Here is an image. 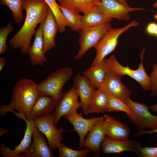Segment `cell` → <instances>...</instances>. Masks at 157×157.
Wrapping results in <instances>:
<instances>
[{
	"mask_svg": "<svg viewBox=\"0 0 157 157\" xmlns=\"http://www.w3.org/2000/svg\"><path fill=\"white\" fill-rule=\"evenodd\" d=\"M49 7L44 0H23V8L26 12L24 22L20 29L9 40L13 49L20 48L22 53H26L38 25L42 24Z\"/></svg>",
	"mask_w": 157,
	"mask_h": 157,
	"instance_id": "6da1fadb",
	"label": "cell"
},
{
	"mask_svg": "<svg viewBox=\"0 0 157 157\" xmlns=\"http://www.w3.org/2000/svg\"><path fill=\"white\" fill-rule=\"evenodd\" d=\"M15 29L10 22L6 26L1 27L0 28V55L6 51L7 47L6 40L10 33L14 31Z\"/></svg>",
	"mask_w": 157,
	"mask_h": 157,
	"instance_id": "4dcf8cb0",
	"label": "cell"
},
{
	"mask_svg": "<svg viewBox=\"0 0 157 157\" xmlns=\"http://www.w3.org/2000/svg\"><path fill=\"white\" fill-rule=\"evenodd\" d=\"M23 0H1V3L6 6L11 11L15 21L17 24L23 19L22 13Z\"/></svg>",
	"mask_w": 157,
	"mask_h": 157,
	"instance_id": "4316f807",
	"label": "cell"
},
{
	"mask_svg": "<svg viewBox=\"0 0 157 157\" xmlns=\"http://www.w3.org/2000/svg\"><path fill=\"white\" fill-rule=\"evenodd\" d=\"M33 141L28 148L19 157H52V150L43 134L35 125L32 134Z\"/></svg>",
	"mask_w": 157,
	"mask_h": 157,
	"instance_id": "7c38bea8",
	"label": "cell"
},
{
	"mask_svg": "<svg viewBox=\"0 0 157 157\" xmlns=\"http://www.w3.org/2000/svg\"><path fill=\"white\" fill-rule=\"evenodd\" d=\"M58 101L53 97L40 94L32 107L27 119L33 120L35 118L43 115L54 110Z\"/></svg>",
	"mask_w": 157,
	"mask_h": 157,
	"instance_id": "7402d4cb",
	"label": "cell"
},
{
	"mask_svg": "<svg viewBox=\"0 0 157 157\" xmlns=\"http://www.w3.org/2000/svg\"><path fill=\"white\" fill-rule=\"evenodd\" d=\"M144 51L145 48H144L140 55L141 63L136 70L131 69L128 65L126 67L122 65L114 54L108 58H105V60L110 71L121 77L127 75L138 82L144 91L149 90L151 89L150 77L146 72L143 63Z\"/></svg>",
	"mask_w": 157,
	"mask_h": 157,
	"instance_id": "5b68a950",
	"label": "cell"
},
{
	"mask_svg": "<svg viewBox=\"0 0 157 157\" xmlns=\"http://www.w3.org/2000/svg\"><path fill=\"white\" fill-rule=\"evenodd\" d=\"M157 29V24L155 22L149 23L146 28L147 32L150 35H154Z\"/></svg>",
	"mask_w": 157,
	"mask_h": 157,
	"instance_id": "836d02e7",
	"label": "cell"
},
{
	"mask_svg": "<svg viewBox=\"0 0 157 157\" xmlns=\"http://www.w3.org/2000/svg\"><path fill=\"white\" fill-rule=\"evenodd\" d=\"M78 97L74 85L68 92L63 93L52 113L54 124L56 126L62 117L77 112V109L80 108V102L78 100Z\"/></svg>",
	"mask_w": 157,
	"mask_h": 157,
	"instance_id": "9c48e42d",
	"label": "cell"
},
{
	"mask_svg": "<svg viewBox=\"0 0 157 157\" xmlns=\"http://www.w3.org/2000/svg\"><path fill=\"white\" fill-rule=\"evenodd\" d=\"M40 94L37 84L34 81L26 78L21 79L14 87L10 103L0 106V115L3 116L6 113L13 112L15 110L27 119L32 107Z\"/></svg>",
	"mask_w": 157,
	"mask_h": 157,
	"instance_id": "7a4b0ae2",
	"label": "cell"
},
{
	"mask_svg": "<svg viewBox=\"0 0 157 157\" xmlns=\"http://www.w3.org/2000/svg\"><path fill=\"white\" fill-rule=\"evenodd\" d=\"M110 72L109 68L104 59L99 63L92 64L83 73L93 86L95 88L99 89Z\"/></svg>",
	"mask_w": 157,
	"mask_h": 157,
	"instance_id": "44dd1931",
	"label": "cell"
},
{
	"mask_svg": "<svg viewBox=\"0 0 157 157\" xmlns=\"http://www.w3.org/2000/svg\"><path fill=\"white\" fill-rule=\"evenodd\" d=\"M6 59L4 57L0 58V72L5 67Z\"/></svg>",
	"mask_w": 157,
	"mask_h": 157,
	"instance_id": "d590c367",
	"label": "cell"
},
{
	"mask_svg": "<svg viewBox=\"0 0 157 157\" xmlns=\"http://www.w3.org/2000/svg\"><path fill=\"white\" fill-rule=\"evenodd\" d=\"M154 112L157 111V104H154L149 108Z\"/></svg>",
	"mask_w": 157,
	"mask_h": 157,
	"instance_id": "8d00e7d4",
	"label": "cell"
},
{
	"mask_svg": "<svg viewBox=\"0 0 157 157\" xmlns=\"http://www.w3.org/2000/svg\"><path fill=\"white\" fill-rule=\"evenodd\" d=\"M112 19L102 12L98 6H94L82 15L80 31L110 22Z\"/></svg>",
	"mask_w": 157,
	"mask_h": 157,
	"instance_id": "603a6c76",
	"label": "cell"
},
{
	"mask_svg": "<svg viewBox=\"0 0 157 157\" xmlns=\"http://www.w3.org/2000/svg\"><path fill=\"white\" fill-rule=\"evenodd\" d=\"M59 7L63 15L68 21L69 27L73 31L80 30L82 15L74 12L65 7L60 5Z\"/></svg>",
	"mask_w": 157,
	"mask_h": 157,
	"instance_id": "f1b7e54d",
	"label": "cell"
},
{
	"mask_svg": "<svg viewBox=\"0 0 157 157\" xmlns=\"http://www.w3.org/2000/svg\"><path fill=\"white\" fill-rule=\"evenodd\" d=\"M140 155L143 157H157V147L141 148Z\"/></svg>",
	"mask_w": 157,
	"mask_h": 157,
	"instance_id": "d6a6232c",
	"label": "cell"
},
{
	"mask_svg": "<svg viewBox=\"0 0 157 157\" xmlns=\"http://www.w3.org/2000/svg\"><path fill=\"white\" fill-rule=\"evenodd\" d=\"M126 102L134 114V116L129 117L138 129L153 130L157 128V115H152L146 105L134 101L130 98Z\"/></svg>",
	"mask_w": 157,
	"mask_h": 157,
	"instance_id": "52a82bcc",
	"label": "cell"
},
{
	"mask_svg": "<svg viewBox=\"0 0 157 157\" xmlns=\"http://www.w3.org/2000/svg\"><path fill=\"white\" fill-rule=\"evenodd\" d=\"M109 95L97 89L92 99L87 115L108 112Z\"/></svg>",
	"mask_w": 157,
	"mask_h": 157,
	"instance_id": "d4e9b609",
	"label": "cell"
},
{
	"mask_svg": "<svg viewBox=\"0 0 157 157\" xmlns=\"http://www.w3.org/2000/svg\"><path fill=\"white\" fill-rule=\"evenodd\" d=\"M33 120L39 130L47 138L51 150L53 151L57 148L63 140L62 133L67 131L63 128H56L54 124L52 113L37 117Z\"/></svg>",
	"mask_w": 157,
	"mask_h": 157,
	"instance_id": "ba28073f",
	"label": "cell"
},
{
	"mask_svg": "<svg viewBox=\"0 0 157 157\" xmlns=\"http://www.w3.org/2000/svg\"><path fill=\"white\" fill-rule=\"evenodd\" d=\"M139 25L138 22L133 20L123 27L118 28L112 27L110 28L94 47L96 53L92 64H97L102 61L107 56L115 50L118 43L119 36L131 28Z\"/></svg>",
	"mask_w": 157,
	"mask_h": 157,
	"instance_id": "277c9868",
	"label": "cell"
},
{
	"mask_svg": "<svg viewBox=\"0 0 157 157\" xmlns=\"http://www.w3.org/2000/svg\"><path fill=\"white\" fill-rule=\"evenodd\" d=\"M155 35L157 36V29L155 33Z\"/></svg>",
	"mask_w": 157,
	"mask_h": 157,
	"instance_id": "60d3db41",
	"label": "cell"
},
{
	"mask_svg": "<svg viewBox=\"0 0 157 157\" xmlns=\"http://www.w3.org/2000/svg\"><path fill=\"white\" fill-rule=\"evenodd\" d=\"M42 25L43 48L45 53L55 47V38L59 31L56 19L50 8L46 18Z\"/></svg>",
	"mask_w": 157,
	"mask_h": 157,
	"instance_id": "e0dca14e",
	"label": "cell"
},
{
	"mask_svg": "<svg viewBox=\"0 0 157 157\" xmlns=\"http://www.w3.org/2000/svg\"><path fill=\"white\" fill-rule=\"evenodd\" d=\"M98 6L108 17L124 21L129 20L130 13L146 10L143 8L131 7L129 5H125L115 0H101Z\"/></svg>",
	"mask_w": 157,
	"mask_h": 157,
	"instance_id": "8fae6325",
	"label": "cell"
},
{
	"mask_svg": "<svg viewBox=\"0 0 157 157\" xmlns=\"http://www.w3.org/2000/svg\"><path fill=\"white\" fill-rule=\"evenodd\" d=\"M64 117L71 123L74 128V130L78 134L79 137V146L81 149L83 147L86 135L100 118V117L85 118L82 117L81 113H78L77 112L65 115Z\"/></svg>",
	"mask_w": 157,
	"mask_h": 157,
	"instance_id": "9a60e30c",
	"label": "cell"
},
{
	"mask_svg": "<svg viewBox=\"0 0 157 157\" xmlns=\"http://www.w3.org/2000/svg\"><path fill=\"white\" fill-rule=\"evenodd\" d=\"M103 117V123L106 136L116 139H128L130 135L129 127L108 114Z\"/></svg>",
	"mask_w": 157,
	"mask_h": 157,
	"instance_id": "d6986e66",
	"label": "cell"
},
{
	"mask_svg": "<svg viewBox=\"0 0 157 157\" xmlns=\"http://www.w3.org/2000/svg\"><path fill=\"white\" fill-rule=\"evenodd\" d=\"M74 72L69 67H63L52 72L46 79L37 84L39 92L41 94L53 97L58 101L63 94L64 86Z\"/></svg>",
	"mask_w": 157,
	"mask_h": 157,
	"instance_id": "3957f363",
	"label": "cell"
},
{
	"mask_svg": "<svg viewBox=\"0 0 157 157\" xmlns=\"http://www.w3.org/2000/svg\"><path fill=\"white\" fill-rule=\"evenodd\" d=\"M104 154L119 153L131 151L140 154L141 144L138 141L126 139H116L106 136L101 145Z\"/></svg>",
	"mask_w": 157,
	"mask_h": 157,
	"instance_id": "30bf717a",
	"label": "cell"
},
{
	"mask_svg": "<svg viewBox=\"0 0 157 157\" xmlns=\"http://www.w3.org/2000/svg\"><path fill=\"white\" fill-rule=\"evenodd\" d=\"M99 89L125 102L131 94V92L122 83L121 76L110 71Z\"/></svg>",
	"mask_w": 157,
	"mask_h": 157,
	"instance_id": "4fadbf2b",
	"label": "cell"
},
{
	"mask_svg": "<svg viewBox=\"0 0 157 157\" xmlns=\"http://www.w3.org/2000/svg\"><path fill=\"white\" fill-rule=\"evenodd\" d=\"M60 5L71 11L83 14L88 12L95 6H99L101 0H59Z\"/></svg>",
	"mask_w": 157,
	"mask_h": 157,
	"instance_id": "cb8c5ba5",
	"label": "cell"
},
{
	"mask_svg": "<svg viewBox=\"0 0 157 157\" xmlns=\"http://www.w3.org/2000/svg\"><path fill=\"white\" fill-rule=\"evenodd\" d=\"M122 4L126 6H129L126 0H115Z\"/></svg>",
	"mask_w": 157,
	"mask_h": 157,
	"instance_id": "74e56055",
	"label": "cell"
},
{
	"mask_svg": "<svg viewBox=\"0 0 157 157\" xmlns=\"http://www.w3.org/2000/svg\"><path fill=\"white\" fill-rule=\"evenodd\" d=\"M112 111L124 112L128 117L134 115L133 112L126 102L116 97L109 95L108 112Z\"/></svg>",
	"mask_w": 157,
	"mask_h": 157,
	"instance_id": "83f0119b",
	"label": "cell"
},
{
	"mask_svg": "<svg viewBox=\"0 0 157 157\" xmlns=\"http://www.w3.org/2000/svg\"><path fill=\"white\" fill-rule=\"evenodd\" d=\"M74 83L80 99L79 108H82L84 114L87 115L90 103L96 90L84 75L78 73Z\"/></svg>",
	"mask_w": 157,
	"mask_h": 157,
	"instance_id": "5bb4252c",
	"label": "cell"
},
{
	"mask_svg": "<svg viewBox=\"0 0 157 157\" xmlns=\"http://www.w3.org/2000/svg\"><path fill=\"white\" fill-rule=\"evenodd\" d=\"M154 133H157V128L153 130L145 131L143 129H138L135 134L136 136H138L144 134H152Z\"/></svg>",
	"mask_w": 157,
	"mask_h": 157,
	"instance_id": "e575fe53",
	"label": "cell"
},
{
	"mask_svg": "<svg viewBox=\"0 0 157 157\" xmlns=\"http://www.w3.org/2000/svg\"><path fill=\"white\" fill-rule=\"evenodd\" d=\"M104 126L103 117H100L98 122L89 132L85 139L83 147L91 149L94 155H99L102 143L106 136Z\"/></svg>",
	"mask_w": 157,
	"mask_h": 157,
	"instance_id": "ac0fdd59",
	"label": "cell"
},
{
	"mask_svg": "<svg viewBox=\"0 0 157 157\" xmlns=\"http://www.w3.org/2000/svg\"><path fill=\"white\" fill-rule=\"evenodd\" d=\"M59 157H85L92 152L89 148H85L81 150H75L68 147L65 144L61 142L58 145Z\"/></svg>",
	"mask_w": 157,
	"mask_h": 157,
	"instance_id": "f546056e",
	"label": "cell"
},
{
	"mask_svg": "<svg viewBox=\"0 0 157 157\" xmlns=\"http://www.w3.org/2000/svg\"><path fill=\"white\" fill-rule=\"evenodd\" d=\"M57 0V1H58L59 0Z\"/></svg>",
	"mask_w": 157,
	"mask_h": 157,
	"instance_id": "b9f144b4",
	"label": "cell"
},
{
	"mask_svg": "<svg viewBox=\"0 0 157 157\" xmlns=\"http://www.w3.org/2000/svg\"><path fill=\"white\" fill-rule=\"evenodd\" d=\"M149 76L151 91L150 96L152 97L157 94V64L153 65L152 72Z\"/></svg>",
	"mask_w": 157,
	"mask_h": 157,
	"instance_id": "1f68e13d",
	"label": "cell"
},
{
	"mask_svg": "<svg viewBox=\"0 0 157 157\" xmlns=\"http://www.w3.org/2000/svg\"><path fill=\"white\" fill-rule=\"evenodd\" d=\"M111 27L110 22H108L99 26L80 30L78 40L80 48L74 57L75 60L82 58L90 49L94 47L99 42Z\"/></svg>",
	"mask_w": 157,
	"mask_h": 157,
	"instance_id": "8992f818",
	"label": "cell"
},
{
	"mask_svg": "<svg viewBox=\"0 0 157 157\" xmlns=\"http://www.w3.org/2000/svg\"><path fill=\"white\" fill-rule=\"evenodd\" d=\"M153 6L154 8H157V0L153 4Z\"/></svg>",
	"mask_w": 157,
	"mask_h": 157,
	"instance_id": "f35d334b",
	"label": "cell"
},
{
	"mask_svg": "<svg viewBox=\"0 0 157 157\" xmlns=\"http://www.w3.org/2000/svg\"><path fill=\"white\" fill-rule=\"evenodd\" d=\"M40 24L36 30L33 43L30 46L26 53L29 55L31 64L33 66L37 65L42 66L47 60L43 48L42 26Z\"/></svg>",
	"mask_w": 157,
	"mask_h": 157,
	"instance_id": "ffe728a7",
	"label": "cell"
},
{
	"mask_svg": "<svg viewBox=\"0 0 157 157\" xmlns=\"http://www.w3.org/2000/svg\"><path fill=\"white\" fill-rule=\"evenodd\" d=\"M154 18L155 19L157 20V14L154 15Z\"/></svg>",
	"mask_w": 157,
	"mask_h": 157,
	"instance_id": "ab89813d",
	"label": "cell"
},
{
	"mask_svg": "<svg viewBox=\"0 0 157 157\" xmlns=\"http://www.w3.org/2000/svg\"><path fill=\"white\" fill-rule=\"evenodd\" d=\"M24 120L26 124L24 138L20 144L11 149L2 143L0 148L1 155L4 157H17L20 154L23 153L28 148L31 144L32 134L35 124L33 120H28L25 118Z\"/></svg>",
	"mask_w": 157,
	"mask_h": 157,
	"instance_id": "2e32d148",
	"label": "cell"
},
{
	"mask_svg": "<svg viewBox=\"0 0 157 157\" xmlns=\"http://www.w3.org/2000/svg\"><path fill=\"white\" fill-rule=\"evenodd\" d=\"M53 13L60 33L65 31L66 27L69 26V22L63 14L56 0H44Z\"/></svg>",
	"mask_w": 157,
	"mask_h": 157,
	"instance_id": "484cf974",
	"label": "cell"
}]
</instances>
